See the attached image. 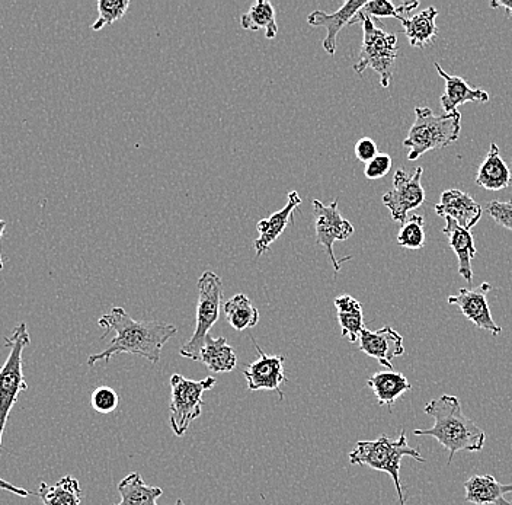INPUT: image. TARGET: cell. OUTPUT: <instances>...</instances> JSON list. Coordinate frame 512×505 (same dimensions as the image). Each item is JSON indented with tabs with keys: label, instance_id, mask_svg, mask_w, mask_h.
Returning a JSON list of instances; mask_svg holds the SVG:
<instances>
[{
	"label": "cell",
	"instance_id": "obj_1",
	"mask_svg": "<svg viewBox=\"0 0 512 505\" xmlns=\"http://www.w3.org/2000/svg\"><path fill=\"white\" fill-rule=\"evenodd\" d=\"M98 325L105 329L102 340L110 335L112 338L104 351L89 356V367H94L98 361L108 363L117 354H134L152 364L159 363L163 347L178 332L175 325L134 321L124 308H112L99 318Z\"/></svg>",
	"mask_w": 512,
	"mask_h": 505
},
{
	"label": "cell",
	"instance_id": "obj_2",
	"mask_svg": "<svg viewBox=\"0 0 512 505\" xmlns=\"http://www.w3.org/2000/svg\"><path fill=\"white\" fill-rule=\"evenodd\" d=\"M424 412L434 418V427L430 430H415L414 434L434 437L441 446L446 447L450 453L448 466L457 453L480 452L485 446V431L463 414L462 405L456 396L443 395L432 399L425 405Z\"/></svg>",
	"mask_w": 512,
	"mask_h": 505
},
{
	"label": "cell",
	"instance_id": "obj_3",
	"mask_svg": "<svg viewBox=\"0 0 512 505\" xmlns=\"http://www.w3.org/2000/svg\"><path fill=\"white\" fill-rule=\"evenodd\" d=\"M462 131V114L454 111L437 115L431 108L416 107L415 123L409 130L403 146L409 150V161H416L432 150L446 149L459 140Z\"/></svg>",
	"mask_w": 512,
	"mask_h": 505
},
{
	"label": "cell",
	"instance_id": "obj_4",
	"mask_svg": "<svg viewBox=\"0 0 512 505\" xmlns=\"http://www.w3.org/2000/svg\"><path fill=\"white\" fill-rule=\"evenodd\" d=\"M405 456L414 457L418 462L425 463L421 453L409 446L408 437H406L405 431H402L399 439L396 440L380 436L377 440L358 441L350 453V463L351 465L367 466L374 471L386 472L395 482L399 504L406 505L405 492H403L402 482H400V462Z\"/></svg>",
	"mask_w": 512,
	"mask_h": 505
},
{
	"label": "cell",
	"instance_id": "obj_5",
	"mask_svg": "<svg viewBox=\"0 0 512 505\" xmlns=\"http://www.w3.org/2000/svg\"><path fill=\"white\" fill-rule=\"evenodd\" d=\"M30 343V332L25 322L16 326L11 337L5 338L9 354L8 359L0 367V452L3 446V433L12 408L18 402L19 393L28 391L24 376V351Z\"/></svg>",
	"mask_w": 512,
	"mask_h": 505
},
{
	"label": "cell",
	"instance_id": "obj_6",
	"mask_svg": "<svg viewBox=\"0 0 512 505\" xmlns=\"http://www.w3.org/2000/svg\"><path fill=\"white\" fill-rule=\"evenodd\" d=\"M363 25V46L354 65L355 73L363 75L368 67L380 76L383 88H389L393 78V65L398 59V37L377 27L374 19L358 12L350 25Z\"/></svg>",
	"mask_w": 512,
	"mask_h": 505
},
{
	"label": "cell",
	"instance_id": "obj_7",
	"mask_svg": "<svg viewBox=\"0 0 512 505\" xmlns=\"http://www.w3.org/2000/svg\"><path fill=\"white\" fill-rule=\"evenodd\" d=\"M198 303L195 331L190 340L182 345L179 354L184 359L200 361L201 351L210 329L219 321L223 303V281L213 271H206L197 283Z\"/></svg>",
	"mask_w": 512,
	"mask_h": 505
},
{
	"label": "cell",
	"instance_id": "obj_8",
	"mask_svg": "<svg viewBox=\"0 0 512 505\" xmlns=\"http://www.w3.org/2000/svg\"><path fill=\"white\" fill-rule=\"evenodd\" d=\"M217 385L214 377L203 380H190L181 375L171 377V408H169V424L176 437L187 433L192 421L203 414L204 392Z\"/></svg>",
	"mask_w": 512,
	"mask_h": 505
},
{
	"label": "cell",
	"instance_id": "obj_9",
	"mask_svg": "<svg viewBox=\"0 0 512 505\" xmlns=\"http://www.w3.org/2000/svg\"><path fill=\"white\" fill-rule=\"evenodd\" d=\"M313 213H315V230L318 244L325 248L329 260L334 265L335 273H339L341 265L350 258L338 261L335 257L334 244L339 241H347L354 235V226L338 212V200L331 204H323L322 201L313 200Z\"/></svg>",
	"mask_w": 512,
	"mask_h": 505
},
{
	"label": "cell",
	"instance_id": "obj_10",
	"mask_svg": "<svg viewBox=\"0 0 512 505\" xmlns=\"http://www.w3.org/2000/svg\"><path fill=\"white\" fill-rule=\"evenodd\" d=\"M424 169L419 166L412 174L398 169L393 177V190L384 194L383 204L390 210L392 219L398 223L408 220V213L424 204L425 190L421 180Z\"/></svg>",
	"mask_w": 512,
	"mask_h": 505
},
{
	"label": "cell",
	"instance_id": "obj_11",
	"mask_svg": "<svg viewBox=\"0 0 512 505\" xmlns=\"http://www.w3.org/2000/svg\"><path fill=\"white\" fill-rule=\"evenodd\" d=\"M258 353V360L252 361L243 370L249 391H275L280 395V401L284 399L281 385L287 382L286 370H284L283 356H268L252 338Z\"/></svg>",
	"mask_w": 512,
	"mask_h": 505
},
{
	"label": "cell",
	"instance_id": "obj_12",
	"mask_svg": "<svg viewBox=\"0 0 512 505\" xmlns=\"http://www.w3.org/2000/svg\"><path fill=\"white\" fill-rule=\"evenodd\" d=\"M491 289L492 286L489 283L480 284L475 289H460L456 296L448 297V303L459 306L463 315L478 328L485 329L494 337H498L501 335L502 328L492 318L491 309L486 300Z\"/></svg>",
	"mask_w": 512,
	"mask_h": 505
},
{
	"label": "cell",
	"instance_id": "obj_13",
	"mask_svg": "<svg viewBox=\"0 0 512 505\" xmlns=\"http://www.w3.org/2000/svg\"><path fill=\"white\" fill-rule=\"evenodd\" d=\"M360 350L371 359H376L386 369L393 370L392 361L405 354V345L399 332L392 326H383L379 331L364 329L358 338Z\"/></svg>",
	"mask_w": 512,
	"mask_h": 505
},
{
	"label": "cell",
	"instance_id": "obj_14",
	"mask_svg": "<svg viewBox=\"0 0 512 505\" xmlns=\"http://www.w3.org/2000/svg\"><path fill=\"white\" fill-rule=\"evenodd\" d=\"M300 204H302V198H300L299 193L297 191H290L287 204L280 212L274 213L268 219H262L256 223V230H258L259 236L254 242V248L258 257L264 255L270 249V246L283 235L287 226L294 223V213L299 209Z\"/></svg>",
	"mask_w": 512,
	"mask_h": 505
},
{
	"label": "cell",
	"instance_id": "obj_15",
	"mask_svg": "<svg viewBox=\"0 0 512 505\" xmlns=\"http://www.w3.org/2000/svg\"><path fill=\"white\" fill-rule=\"evenodd\" d=\"M435 213L444 219L450 217L463 229L470 230L482 219L483 210L469 194L460 190H447L441 194Z\"/></svg>",
	"mask_w": 512,
	"mask_h": 505
},
{
	"label": "cell",
	"instance_id": "obj_16",
	"mask_svg": "<svg viewBox=\"0 0 512 505\" xmlns=\"http://www.w3.org/2000/svg\"><path fill=\"white\" fill-rule=\"evenodd\" d=\"M364 5H366V0H347L335 14L329 15L323 11H315L307 17L310 27H323L328 31L322 44L329 56H334L336 53V37H338L339 31L345 25L351 24L352 19L357 17Z\"/></svg>",
	"mask_w": 512,
	"mask_h": 505
},
{
	"label": "cell",
	"instance_id": "obj_17",
	"mask_svg": "<svg viewBox=\"0 0 512 505\" xmlns=\"http://www.w3.org/2000/svg\"><path fill=\"white\" fill-rule=\"evenodd\" d=\"M434 66L437 69L438 75L446 83V91H444L440 98L444 113H454L459 105L466 104V102H480V104L489 102L488 92L483 91V89L470 88L469 83L464 81L463 78L448 75L446 70H443V67L438 65V63H435Z\"/></svg>",
	"mask_w": 512,
	"mask_h": 505
},
{
	"label": "cell",
	"instance_id": "obj_18",
	"mask_svg": "<svg viewBox=\"0 0 512 505\" xmlns=\"http://www.w3.org/2000/svg\"><path fill=\"white\" fill-rule=\"evenodd\" d=\"M466 501L476 505H512L505 495L511 494L512 484H501L492 475H475L464 482Z\"/></svg>",
	"mask_w": 512,
	"mask_h": 505
},
{
	"label": "cell",
	"instance_id": "obj_19",
	"mask_svg": "<svg viewBox=\"0 0 512 505\" xmlns=\"http://www.w3.org/2000/svg\"><path fill=\"white\" fill-rule=\"evenodd\" d=\"M444 220H446V226H444L443 233L447 236L451 249L456 252L457 258H459V274L464 280L472 283V260L478 255L475 239H473L470 230L463 229L450 217H446Z\"/></svg>",
	"mask_w": 512,
	"mask_h": 505
},
{
	"label": "cell",
	"instance_id": "obj_20",
	"mask_svg": "<svg viewBox=\"0 0 512 505\" xmlns=\"http://www.w3.org/2000/svg\"><path fill=\"white\" fill-rule=\"evenodd\" d=\"M511 181L510 168L502 159L498 145L492 142L485 161L480 165L476 184L488 191H501L510 187Z\"/></svg>",
	"mask_w": 512,
	"mask_h": 505
},
{
	"label": "cell",
	"instance_id": "obj_21",
	"mask_svg": "<svg viewBox=\"0 0 512 505\" xmlns=\"http://www.w3.org/2000/svg\"><path fill=\"white\" fill-rule=\"evenodd\" d=\"M367 385L376 395L379 405L389 409L393 408V405L403 393L412 389L408 379L402 373L395 372V370L377 372L376 375L367 380Z\"/></svg>",
	"mask_w": 512,
	"mask_h": 505
},
{
	"label": "cell",
	"instance_id": "obj_22",
	"mask_svg": "<svg viewBox=\"0 0 512 505\" xmlns=\"http://www.w3.org/2000/svg\"><path fill=\"white\" fill-rule=\"evenodd\" d=\"M437 17V9L434 6H430V8L424 9V11L419 12L414 17H408L400 21L412 47L425 49L428 44H432L437 40L438 28L435 25Z\"/></svg>",
	"mask_w": 512,
	"mask_h": 505
},
{
	"label": "cell",
	"instance_id": "obj_23",
	"mask_svg": "<svg viewBox=\"0 0 512 505\" xmlns=\"http://www.w3.org/2000/svg\"><path fill=\"white\" fill-rule=\"evenodd\" d=\"M118 492L121 501L112 505H158L156 501L163 494L162 488L150 487L137 472L130 473L118 484ZM175 505L185 504L184 501L178 500Z\"/></svg>",
	"mask_w": 512,
	"mask_h": 505
},
{
	"label": "cell",
	"instance_id": "obj_24",
	"mask_svg": "<svg viewBox=\"0 0 512 505\" xmlns=\"http://www.w3.org/2000/svg\"><path fill=\"white\" fill-rule=\"evenodd\" d=\"M200 361L206 364L210 372L230 373L236 369L238 357H236L235 348L227 344L226 338L207 335Z\"/></svg>",
	"mask_w": 512,
	"mask_h": 505
},
{
	"label": "cell",
	"instance_id": "obj_25",
	"mask_svg": "<svg viewBox=\"0 0 512 505\" xmlns=\"http://www.w3.org/2000/svg\"><path fill=\"white\" fill-rule=\"evenodd\" d=\"M338 312V322L341 325L342 337L348 338L351 343H357L361 332L366 329L364 324L363 306L354 297L344 294L336 297L334 302Z\"/></svg>",
	"mask_w": 512,
	"mask_h": 505
},
{
	"label": "cell",
	"instance_id": "obj_26",
	"mask_svg": "<svg viewBox=\"0 0 512 505\" xmlns=\"http://www.w3.org/2000/svg\"><path fill=\"white\" fill-rule=\"evenodd\" d=\"M35 495L41 498L43 505H80L82 504V489L78 479L66 475L54 485L41 482Z\"/></svg>",
	"mask_w": 512,
	"mask_h": 505
},
{
	"label": "cell",
	"instance_id": "obj_27",
	"mask_svg": "<svg viewBox=\"0 0 512 505\" xmlns=\"http://www.w3.org/2000/svg\"><path fill=\"white\" fill-rule=\"evenodd\" d=\"M223 312L226 315L227 324L235 331H245L254 328L259 322V310L252 305L246 294L239 293L227 300L223 305Z\"/></svg>",
	"mask_w": 512,
	"mask_h": 505
},
{
	"label": "cell",
	"instance_id": "obj_28",
	"mask_svg": "<svg viewBox=\"0 0 512 505\" xmlns=\"http://www.w3.org/2000/svg\"><path fill=\"white\" fill-rule=\"evenodd\" d=\"M240 24L248 31H264L268 40H272L278 34L275 9L268 0H259L255 5H252L249 11L240 19Z\"/></svg>",
	"mask_w": 512,
	"mask_h": 505
},
{
	"label": "cell",
	"instance_id": "obj_29",
	"mask_svg": "<svg viewBox=\"0 0 512 505\" xmlns=\"http://www.w3.org/2000/svg\"><path fill=\"white\" fill-rule=\"evenodd\" d=\"M419 2H406L396 8L389 0H370L361 9L360 14L366 15L371 19L396 18L399 21L408 18L412 11L418 8Z\"/></svg>",
	"mask_w": 512,
	"mask_h": 505
},
{
	"label": "cell",
	"instance_id": "obj_30",
	"mask_svg": "<svg viewBox=\"0 0 512 505\" xmlns=\"http://www.w3.org/2000/svg\"><path fill=\"white\" fill-rule=\"evenodd\" d=\"M427 241L424 217L412 214L398 233V244L406 249H422Z\"/></svg>",
	"mask_w": 512,
	"mask_h": 505
},
{
	"label": "cell",
	"instance_id": "obj_31",
	"mask_svg": "<svg viewBox=\"0 0 512 505\" xmlns=\"http://www.w3.org/2000/svg\"><path fill=\"white\" fill-rule=\"evenodd\" d=\"M96 6H98L99 17L92 24V30L101 31L102 28L114 24L127 14L130 0H99Z\"/></svg>",
	"mask_w": 512,
	"mask_h": 505
},
{
	"label": "cell",
	"instance_id": "obj_32",
	"mask_svg": "<svg viewBox=\"0 0 512 505\" xmlns=\"http://www.w3.org/2000/svg\"><path fill=\"white\" fill-rule=\"evenodd\" d=\"M118 393L108 386H99L91 396V405L99 414H111L118 407Z\"/></svg>",
	"mask_w": 512,
	"mask_h": 505
},
{
	"label": "cell",
	"instance_id": "obj_33",
	"mask_svg": "<svg viewBox=\"0 0 512 505\" xmlns=\"http://www.w3.org/2000/svg\"><path fill=\"white\" fill-rule=\"evenodd\" d=\"M486 212L495 220L498 225L505 229L512 230V201L502 203V201H491L486 206Z\"/></svg>",
	"mask_w": 512,
	"mask_h": 505
},
{
	"label": "cell",
	"instance_id": "obj_34",
	"mask_svg": "<svg viewBox=\"0 0 512 505\" xmlns=\"http://www.w3.org/2000/svg\"><path fill=\"white\" fill-rule=\"evenodd\" d=\"M392 158L389 155L380 153L373 161L366 163V169H364V175L367 180H380V178L386 177L392 169Z\"/></svg>",
	"mask_w": 512,
	"mask_h": 505
},
{
	"label": "cell",
	"instance_id": "obj_35",
	"mask_svg": "<svg viewBox=\"0 0 512 505\" xmlns=\"http://www.w3.org/2000/svg\"><path fill=\"white\" fill-rule=\"evenodd\" d=\"M377 155H379V149H377L376 142L373 139L363 137V139L358 140L357 145H355V156H357L358 161L368 163L373 161Z\"/></svg>",
	"mask_w": 512,
	"mask_h": 505
},
{
	"label": "cell",
	"instance_id": "obj_36",
	"mask_svg": "<svg viewBox=\"0 0 512 505\" xmlns=\"http://www.w3.org/2000/svg\"><path fill=\"white\" fill-rule=\"evenodd\" d=\"M0 489H2V491H8L11 492V494L18 495V497L25 498L32 495V492L28 491V489L15 487V485H12L11 482L5 481L3 478H0Z\"/></svg>",
	"mask_w": 512,
	"mask_h": 505
},
{
	"label": "cell",
	"instance_id": "obj_37",
	"mask_svg": "<svg viewBox=\"0 0 512 505\" xmlns=\"http://www.w3.org/2000/svg\"><path fill=\"white\" fill-rule=\"evenodd\" d=\"M491 8H504L508 17L512 18V0H494L491 2Z\"/></svg>",
	"mask_w": 512,
	"mask_h": 505
},
{
	"label": "cell",
	"instance_id": "obj_38",
	"mask_svg": "<svg viewBox=\"0 0 512 505\" xmlns=\"http://www.w3.org/2000/svg\"><path fill=\"white\" fill-rule=\"evenodd\" d=\"M6 230V222L5 220L0 219V239H2L3 233ZM5 267V261H3L2 252H0V271Z\"/></svg>",
	"mask_w": 512,
	"mask_h": 505
}]
</instances>
